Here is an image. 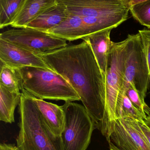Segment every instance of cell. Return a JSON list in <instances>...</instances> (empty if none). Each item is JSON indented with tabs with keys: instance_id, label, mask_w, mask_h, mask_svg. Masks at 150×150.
Wrapping results in <instances>:
<instances>
[{
	"instance_id": "11",
	"label": "cell",
	"mask_w": 150,
	"mask_h": 150,
	"mask_svg": "<svg viewBox=\"0 0 150 150\" xmlns=\"http://www.w3.org/2000/svg\"><path fill=\"white\" fill-rule=\"evenodd\" d=\"M32 97L44 121L52 133L57 136H61L65 125V113L63 106Z\"/></svg>"
},
{
	"instance_id": "22",
	"label": "cell",
	"mask_w": 150,
	"mask_h": 150,
	"mask_svg": "<svg viewBox=\"0 0 150 150\" xmlns=\"http://www.w3.org/2000/svg\"><path fill=\"white\" fill-rule=\"evenodd\" d=\"M139 125L143 133L146 137L148 142L150 144V129L145 124L144 122H139Z\"/></svg>"
},
{
	"instance_id": "6",
	"label": "cell",
	"mask_w": 150,
	"mask_h": 150,
	"mask_svg": "<svg viewBox=\"0 0 150 150\" xmlns=\"http://www.w3.org/2000/svg\"><path fill=\"white\" fill-rule=\"evenodd\" d=\"M65 125L61 135L64 150H86L95 124L83 105L67 101L62 105Z\"/></svg>"
},
{
	"instance_id": "20",
	"label": "cell",
	"mask_w": 150,
	"mask_h": 150,
	"mask_svg": "<svg viewBox=\"0 0 150 150\" xmlns=\"http://www.w3.org/2000/svg\"><path fill=\"white\" fill-rule=\"evenodd\" d=\"M132 104L145 116L150 115V108L143 100L136 90L132 86H129L126 92Z\"/></svg>"
},
{
	"instance_id": "1",
	"label": "cell",
	"mask_w": 150,
	"mask_h": 150,
	"mask_svg": "<svg viewBox=\"0 0 150 150\" xmlns=\"http://www.w3.org/2000/svg\"><path fill=\"white\" fill-rule=\"evenodd\" d=\"M40 55L75 89L99 130L105 112V80L89 43L83 40Z\"/></svg>"
},
{
	"instance_id": "2",
	"label": "cell",
	"mask_w": 150,
	"mask_h": 150,
	"mask_svg": "<svg viewBox=\"0 0 150 150\" xmlns=\"http://www.w3.org/2000/svg\"><path fill=\"white\" fill-rule=\"evenodd\" d=\"M19 131L17 146L20 150H64L61 136L54 134L42 118L32 97L22 91L18 105Z\"/></svg>"
},
{
	"instance_id": "3",
	"label": "cell",
	"mask_w": 150,
	"mask_h": 150,
	"mask_svg": "<svg viewBox=\"0 0 150 150\" xmlns=\"http://www.w3.org/2000/svg\"><path fill=\"white\" fill-rule=\"evenodd\" d=\"M23 90L39 99L80 101L79 95L69 82L53 70L35 67L19 69Z\"/></svg>"
},
{
	"instance_id": "24",
	"label": "cell",
	"mask_w": 150,
	"mask_h": 150,
	"mask_svg": "<svg viewBox=\"0 0 150 150\" xmlns=\"http://www.w3.org/2000/svg\"><path fill=\"white\" fill-rule=\"evenodd\" d=\"M122 1H123L124 4L129 8L131 6L140 3L146 0H122Z\"/></svg>"
},
{
	"instance_id": "19",
	"label": "cell",
	"mask_w": 150,
	"mask_h": 150,
	"mask_svg": "<svg viewBox=\"0 0 150 150\" xmlns=\"http://www.w3.org/2000/svg\"><path fill=\"white\" fill-rule=\"evenodd\" d=\"M134 18L141 25L150 29V0H146L129 8Z\"/></svg>"
},
{
	"instance_id": "13",
	"label": "cell",
	"mask_w": 150,
	"mask_h": 150,
	"mask_svg": "<svg viewBox=\"0 0 150 150\" xmlns=\"http://www.w3.org/2000/svg\"><path fill=\"white\" fill-rule=\"evenodd\" d=\"M56 3V0H26L11 26L14 28H26L31 22Z\"/></svg>"
},
{
	"instance_id": "16",
	"label": "cell",
	"mask_w": 150,
	"mask_h": 150,
	"mask_svg": "<svg viewBox=\"0 0 150 150\" xmlns=\"http://www.w3.org/2000/svg\"><path fill=\"white\" fill-rule=\"evenodd\" d=\"M0 84L11 91H22L23 79L19 69L1 62Z\"/></svg>"
},
{
	"instance_id": "17",
	"label": "cell",
	"mask_w": 150,
	"mask_h": 150,
	"mask_svg": "<svg viewBox=\"0 0 150 150\" xmlns=\"http://www.w3.org/2000/svg\"><path fill=\"white\" fill-rule=\"evenodd\" d=\"M26 0H0V28L11 25Z\"/></svg>"
},
{
	"instance_id": "14",
	"label": "cell",
	"mask_w": 150,
	"mask_h": 150,
	"mask_svg": "<svg viewBox=\"0 0 150 150\" xmlns=\"http://www.w3.org/2000/svg\"><path fill=\"white\" fill-rule=\"evenodd\" d=\"M68 16L65 5L57 1L55 5L47 10L26 27L46 32L65 21Z\"/></svg>"
},
{
	"instance_id": "9",
	"label": "cell",
	"mask_w": 150,
	"mask_h": 150,
	"mask_svg": "<svg viewBox=\"0 0 150 150\" xmlns=\"http://www.w3.org/2000/svg\"><path fill=\"white\" fill-rule=\"evenodd\" d=\"M68 12L80 16L128 18L129 8L122 0H56Z\"/></svg>"
},
{
	"instance_id": "15",
	"label": "cell",
	"mask_w": 150,
	"mask_h": 150,
	"mask_svg": "<svg viewBox=\"0 0 150 150\" xmlns=\"http://www.w3.org/2000/svg\"><path fill=\"white\" fill-rule=\"evenodd\" d=\"M22 92L11 91L0 84V120L5 123L15 122V111L19 105Z\"/></svg>"
},
{
	"instance_id": "12",
	"label": "cell",
	"mask_w": 150,
	"mask_h": 150,
	"mask_svg": "<svg viewBox=\"0 0 150 150\" xmlns=\"http://www.w3.org/2000/svg\"><path fill=\"white\" fill-rule=\"evenodd\" d=\"M112 29L100 31L83 39L90 46L95 59L105 77L107 69L108 55L112 41L111 40V31Z\"/></svg>"
},
{
	"instance_id": "23",
	"label": "cell",
	"mask_w": 150,
	"mask_h": 150,
	"mask_svg": "<svg viewBox=\"0 0 150 150\" xmlns=\"http://www.w3.org/2000/svg\"><path fill=\"white\" fill-rule=\"evenodd\" d=\"M0 150H20L17 146L11 144L1 143L0 144Z\"/></svg>"
},
{
	"instance_id": "8",
	"label": "cell",
	"mask_w": 150,
	"mask_h": 150,
	"mask_svg": "<svg viewBox=\"0 0 150 150\" xmlns=\"http://www.w3.org/2000/svg\"><path fill=\"white\" fill-rule=\"evenodd\" d=\"M105 137L120 150H150V144L143 133L139 121L130 118L111 122Z\"/></svg>"
},
{
	"instance_id": "4",
	"label": "cell",
	"mask_w": 150,
	"mask_h": 150,
	"mask_svg": "<svg viewBox=\"0 0 150 150\" xmlns=\"http://www.w3.org/2000/svg\"><path fill=\"white\" fill-rule=\"evenodd\" d=\"M126 39L125 69L117 103L122 100L131 86L144 100L150 83L148 63L140 34H129Z\"/></svg>"
},
{
	"instance_id": "25",
	"label": "cell",
	"mask_w": 150,
	"mask_h": 150,
	"mask_svg": "<svg viewBox=\"0 0 150 150\" xmlns=\"http://www.w3.org/2000/svg\"><path fill=\"white\" fill-rule=\"evenodd\" d=\"M144 122L145 124L150 129V115L147 116V118L144 120Z\"/></svg>"
},
{
	"instance_id": "21",
	"label": "cell",
	"mask_w": 150,
	"mask_h": 150,
	"mask_svg": "<svg viewBox=\"0 0 150 150\" xmlns=\"http://www.w3.org/2000/svg\"><path fill=\"white\" fill-rule=\"evenodd\" d=\"M138 33L141 36L143 45L144 49L148 63L150 78V30L143 29L139 30Z\"/></svg>"
},
{
	"instance_id": "10",
	"label": "cell",
	"mask_w": 150,
	"mask_h": 150,
	"mask_svg": "<svg viewBox=\"0 0 150 150\" xmlns=\"http://www.w3.org/2000/svg\"><path fill=\"white\" fill-rule=\"evenodd\" d=\"M1 62L17 69L31 67L52 70L40 55L0 38Z\"/></svg>"
},
{
	"instance_id": "18",
	"label": "cell",
	"mask_w": 150,
	"mask_h": 150,
	"mask_svg": "<svg viewBox=\"0 0 150 150\" xmlns=\"http://www.w3.org/2000/svg\"><path fill=\"white\" fill-rule=\"evenodd\" d=\"M130 118L143 122L147 117L144 115L130 101L127 95L122 100L117 103L116 108V119Z\"/></svg>"
},
{
	"instance_id": "26",
	"label": "cell",
	"mask_w": 150,
	"mask_h": 150,
	"mask_svg": "<svg viewBox=\"0 0 150 150\" xmlns=\"http://www.w3.org/2000/svg\"><path fill=\"white\" fill-rule=\"evenodd\" d=\"M109 144V149L110 150H120L117 147H115L112 143H108Z\"/></svg>"
},
{
	"instance_id": "5",
	"label": "cell",
	"mask_w": 150,
	"mask_h": 150,
	"mask_svg": "<svg viewBox=\"0 0 150 150\" xmlns=\"http://www.w3.org/2000/svg\"><path fill=\"white\" fill-rule=\"evenodd\" d=\"M127 39L112 42L105 77L106 87L105 112L99 130L104 136L108 124L116 120L117 100L124 76L126 60Z\"/></svg>"
},
{
	"instance_id": "7",
	"label": "cell",
	"mask_w": 150,
	"mask_h": 150,
	"mask_svg": "<svg viewBox=\"0 0 150 150\" xmlns=\"http://www.w3.org/2000/svg\"><path fill=\"white\" fill-rule=\"evenodd\" d=\"M0 38L38 55L68 45L65 40L45 32L27 27L14 28L5 31L1 33Z\"/></svg>"
}]
</instances>
